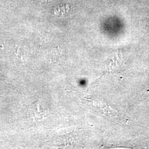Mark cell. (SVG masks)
Returning a JSON list of instances; mask_svg holds the SVG:
<instances>
[{
    "label": "cell",
    "instance_id": "1",
    "mask_svg": "<svg viewBox=\"0 0 149 149\" xmlns=\"http://www.w3.org/2000/svg\"><path fill=\"white\" fill-rule=\"evenodd\" d=\"M47 109L43 108L37 102L28 107V118L33 121H37L43 119L47 115Z\"/></svg>",
    "mask_w": 149,
    "mask_h": 149
}]
</instances>
